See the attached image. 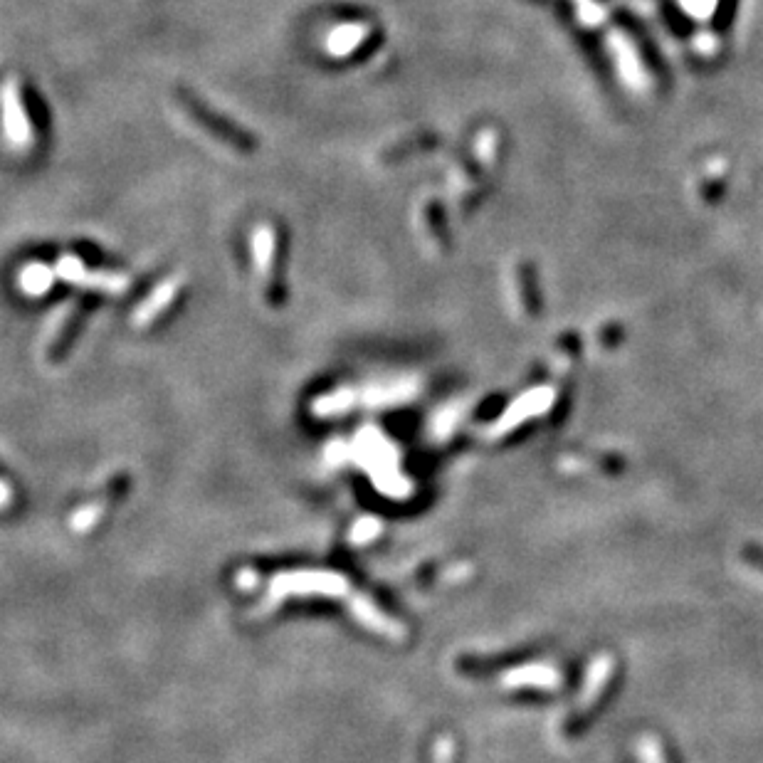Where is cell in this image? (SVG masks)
Returning <instances> with one entry per match:
<instances>
[{
  "mask_svg": "<svg viewBox=\"0 0 763 763\" xmlns=\"http://www.w3.org/2000/svg\"><path fill=\"white\" fill-rule=\"evenodd\" d=\"M615 657L610 652H601V655L593 657V662L588 665L586 677H583V689L578 694L576 704H573L571 712L563 717L561 731L566 736H576L586 729L588 722L596 717V712L601 709L603 699L608 697L610 684L615 680Z\"/></svg>",
  "mask_w": 763,
  "mask_h": 763,
  "instance_id": "obj_1",
  "label": "cell"
},
{
  "mask_svg": "<svg viewBox=\"0 0 763 763\" xmlns=\"http://www.w3.org/2000/svg\"><path fill=\"white\" fill-rule=\"evenodd\" d=\"M173 99H176L178 107L183 109V114H186L193 124L201 126L205 134L218 139L220 144H225L228 149L240 151V154H252V151L257 149V139L250 134V131H245L242 126L233 124L230 119L220 117L218 112L205 107L196 94L186 92V89H176V92H173Z\"/></svg>",
  "mask_w": 763,
  "mask_h": 763,
  "instance_id": "obj_2",
  "label": "cell"
},
{
  "mask_svg": "<svg viewBox=\"0 0 763 763\" xmlns=\"http://www.w3.org/2000/svg\"><path fill=\"white\" fill-rule=\"evenodd\" d=\"M0 109H3V131L10 144L15 149H28L33 144V126L20 97V84L15 80H8L0 89Z\"/></svg>",
  "mask_w": 763,
  "mask_h": 763,
  "instance_id": "obj_3",
  "label": "cell"
},
{
  "mask_svg": "<svg viewBox=\"0 0 763 763\" xmlns=\"http://www.w3.org/2000/svg\"><path fill=\"white\" fill-rule=\"evenodd\" d=\"M55 275L72 284H82V287H99V289H107V292L112 294H119L121 289H126V284H129L126 277L99 275V272L87 270L77 257H62Z\"/></svg>",
  "mask_w": 763,
  "mask_h": 763,
  "instance_id": "obj_4",
  "label": "cell"
},
{
  "mask_svg": "<svg viewBox=\"0 0 763 763\" xmlns=\"http://www.w3.org/2000/svg\"><path fill=\"white\" fill-rule=\"evenodd\" d=\"M561 682V672L554 665H544V662L517 667L504 677L507 689H546V692H551V689H559Z\"/></svg>",
  "mask_w": 763,
  "mask_h": 763,
  "instance_id": "obj_5",
  "label": "cell"
},
{
  "mask_svg": "<svg viewBox=\"0 0 763 763\" xmlns=\"http://www.w3.org/2000/svg\"><path fill=\"white\" fill-rule=\"evenodd\" d=\"M252 257H255V265L262 277L275 275L272 265L277 260V233L272 225L265 223L252 233Z\"/></svg>",
  "mask_w": 763,
  "mask_h": 763,
  "instance_id": "obj_6",
  "label": "cell"
},
{
  "mask_svg": "<svg viewBox=\"0 0 763 763\" xmlns=\"http://www.w3.org/2000/svg\"><path fill=\"white\" fill-rule=\"evenodd\" d=\"M366 38L368 25L346 23L329 35V40H326V52H329L331 57H349L351 52L359 50Z\"/></svg>",
  "mask_w": 763,
  "mask_h": 763,
  "instance_id": "obj_7",
  "label": "cell"
},
{
  "mask_svg": "<svg viewBox=\"0 0 763 763\" xmlns=\"http://www.w3.org/2000/svg\"><path fill=\"white\" fill-rule=\"evenodd\" d=\"M549 403H551V393H531V396H526L517 403V408L509 410L507 418L499 423V430H502V433H507L509 428L524 423V420L531 418V415H539Z\"/></svg>",
  "mask_w": 763,
  "mask_h": 763,
  "instance_id": "obj_8",
  "label": "cell"
},
{
  "mask_svg": "<svg viewBox=\"0 0 763 763\" xmlns=\"http://www.w3.org/2000/svg\"><path fill=\"white\" fill-rule=\"evenodd\" d=\"M178 289H181V280H178V277H173V280L163 282L161 287L156 289L154 297H151L149 302H146L144 307H141L139 322L146 324V322H149V319H154L156 314H159L168 302H173V297H176V294H178Z\"/></svg>",
  "mask_w": 763,
  "mask_h": 763,
  "instance_id": "obj_9",
  "label": "cell"
},
{
  "mask_svg": "<svg viewBox=\"0 0 763 763\" xmlns=\"http://www.w3.org/2000/svg\"><path fill=\"white\" fill-rule=\"evenodd\" d=\"M52 277H55V272H50L47 267L30 265L25 267V272L20 275V284H23V289L28 294H42L47 292V287L52 284Z\"/></svg>",
  "mask_w": 763,
  "mask_h": 763,
  "instance_id": "obj_10",
  "label": "cell"
},
{
  "mask_svg": "<svg viewBox=\"0 0 763 763\" xmlns=\"http://www.w3.org/2000/svg\"><path fill=\"white\" fill-rule=\"evenodd\" d=\"M638 756H640V763H667L662 744L655 739V736H643V739H640Z\"/></svg>",
  "mask_w": 763,
  "mask_h": 763,
  "instance_id": "obj_11",
  "label": "cell"
},
{
  "mask_svg": "<svg viewBox=\"0 0 763 763\" xmlns=\"http://www.w3.org/2000/svg\"><path fill=\"white\" fill-rule=\"evenodd\" d=\"M455 741L442 739L438 746V763H455Z\"/></svg>",
  "mask_w": 763,
  "mask_h": 763,
  "instance_id": "obj_12",
  "label": "cell"
},
{
  "mask_svg": "<svg viewBox=\"0 0 763 763\" xmlns=\"http://www.w3.org/2000/svg\"><path fill=\"white\" fill-rule=\"evenodd\" d=\"M744 559L754 563V566L763 568V549H759V546H746V551H744Z\"/></svg>",
  "mask_w": 763,
  "mask_h": 763,
  "instance_id": "obj_13",
  "label": "cell"
}]
</instances>
